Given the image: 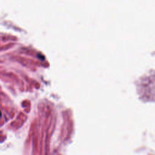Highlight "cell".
Here are the masks:
<instances>
[{
  "label": "cell",
  "mask_w": 155,
  "mask_h": 155,
  "mask_svg": "<svg viewBox=\"0 0 155 155\" xmlns=\"http://www.w3.org/2000/svg\"><path fill=\"white\" fill-rule=\"evenodd\" d=\"M1 116H2V114H1V111H0V118H1Z\"/></svg>",
  "instance_id": "obj_1"
}]
</instances>
